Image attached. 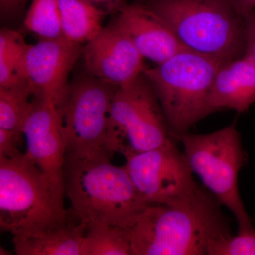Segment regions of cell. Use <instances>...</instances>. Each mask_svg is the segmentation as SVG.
Here are the masks:
<instances>
[{"label":"cell","mask_w":255,"mask_h":255,"mask_svg":"<svg viewBox=\"0 0 255 255\" xmlns=\"http://www.w3.org/2000/svg\"><path fill=\"white\" fill-rule=\"evenodd\" d=\"M246 25V50L243 56L255 65V11L245 17Z\"/></svg>","instance_id":"23"},{"label":"cell","mask_w":255,"mask_h":255,"mask_svg":"<svg viewBox=\"0 0 255 255\" xmlns=\"http://www.w3.org/2000/svg\"><path fill=\"white\" fill-rule=\"evenodd\" d=\"M23 135L26 145L25 155L45 173L64 180L66 147L57 107L32 97Z\"/></svg>","instance_id":"12"},{"label":"cell","mask_w":255,"mask_h":255,"mask_svg":"<svg viewBox=\"0 0 255 255\" xmlns=\"http://www.w3.org/2000/svg\"><path fill=\"white\" fill-rule=\"evenodd\" d=\"M108 151L124 157L172 140L158 98L143 73L117 88L110 110Z\"/></svg>","instance_id":"8"},{"label":"cell","mask_w":255,"mask_h":255,"mask_svg":"<svg viewBox=\"0 0 255 255\" xmlns=\"http://www.w3.org/2000/svg\"><path fill=\"white\" fill-rule=\"evenodd\" d=\"M184 147V154L193 173L234 215L238 233L254 231L238 189V174L246 162L236 122L218 131L203 135L188 132L171 135Z\"/></svg>","instance_id":"6"},{"label":"cell","mask_w":255,"mask_h":255,"mask_svg":"<svg viewBox=\"0 0 255 255\" xmlns=\"http://www.w3.org/2000/svg\"><path fill=\"white\" fill-rule=\"evenodd\" d=\"M20 144L14 134L0 128V157L13 159L23 155L18 150Z\"/></svg>","instance_id":"22"},{"label":"cell","mask_w":255,"mask_h":255,"mask_svg":"<svg viewBox=\"0 0 255 255\" xmlns=\"http://www.w3.org/2000/svg\"><path fill=\"white\" fill-rule=\"evenodd\" d=\"M83 255H132L128 230L108 225L87 227Z\"/></svg>","instance_id":"18"},{"label":"cell","mask_w":255,"mask_h":255,"mask_svg":"<svg viewBox=\"0 0 255 255\" xmlns=\"http://www.w3.org/2000/svg\"><path fill=\"white\" fill-rule=\"evenodd\" d=\"M0 255H11V252L9 251H6V249H4V248L1 247L0 248Z\"/></svg>","instance_id":"27"},{"label":"cell","mask_w":255,"mask_h":255,"mask_svg":"<svg viewBox=\"0 0 255 255\" xmlns=\"http://www.w3.org/2000/svg\"><path fill=\"white\" fill-rule=\"evenodd\" d=\"M208 255H255V230L218 240L210 246Z\"/></svg>","instance_id":"21"},{"label":"cell","mask_w":255,"mask_h":255,"mask_svg":"<svg viewBox=\"0 0 255 255\" xmlns=\"http://www.w3.org/2000/svg\"><path fill=\"white\" fill-rule=\"evenodd\" d=\"M185 49L223 62L243 57L245 18L231 0H151Z\"/></svg>","instance_id":"4"},{"label":"cell","mask_w":255,"mask_h":255,"mask_svg":"<svg viewBox=\"0 0 255 255\" xmlns=\"http://www.w3.org/2000/svg\"><path fill=\"white\" fill-rule=\"evenodd\" d=\"M63 38L85 45L103 28L106 13L85 0H58Z\"/></svg>","instance_id":"16"},{"label":"cell","mask_w":255,"mask_h":255,"mask_svg":"<svg viewBox=\"0 0 255 255\" xmlns=\"http://www.w3.org/2000/svg\"><path fill=\"white\" fill-rule=\"evenodd\" d=\"M82 48L64 38L40 40L29 45L18 67V76L27 85L32 97L60 107L68 93L69 75L81 56Z\"/></svg>","instance_id":"10"},{"label":"cell","mask_w":255,"mask_h":255,"mask_svg":"<svg viewBox=\"0 0 255 255\" xmlns=\"http://www.w3.org/2000/svg\"><path fill=\"white\" fill-rule=\"evenodd\" d=\"M23 26L40 40L63 38L58 0H32Z\"/></svg>","instance_id":"19"},{"label":"cell","mask_w":255,"mask_h":255,"mask_svg":"<svg viewBox=\"0 0 255 255\" xmlns=\"http://www.w3.org/2000/svg\"><path fill=\"white\" fill-rule=\"evenodd\" d=\"M119 87L87 74L70 82L58 107L67 157H109L110 110Z\"/></svg>","instance_id":"7"},{"label":"cell","mask_w":255,"mask_h":255,"mask_svg":"<svg viewBox=\"0 0 255 255\" xmlns=\"http://www.w3.org/2000/svg\"><path fill=\"white\" fill-rule=\"evenodd\" d=\"M124 167L150 204H168L182 199L199 184L184 153L173 139L164 145L125 157Z\"/></svg>","instance_id":"9"},{"label":"cell","mask_w":255,"mask_h":255,"mask_svg":"<svg viewBox=\"0 0 255 255\" xmlns=\"http://www.w3.org/2000/svg\"><path fill=\"white\" fill-rule=\"evenodd\" d=\"M65 182L41 170L27 156L0 157V227L13 237L43 232L61 223Z\"/></svg>","instance_id":"3"},{"label":"cell","mask_w":255,"mask_h":255,"mask_svg":"<svg viewBox=\"0 0 255 255\" xmlns=\"http://www.w3.org/2000/svg\"><path fill=\"white\" fill-rule=\"evenodd\" d=\"M28 0H0L1 16L10 17L18 14Z\"/></svg>","instance_id":"25"},{"label":"cell","mask_w":255,"mask_h":255,"mask_svg":"<svg viewBox=\"0 0 255 255\" xmlns=\"http://www.w3.org/2000/svg\"><path fill=\"white\" fill-rule=\"evenodd\" d=\"M224 62L184 49L144 75L155 91L170 135L188 132L209 115V99L216 73Z\"/></svg>","instance_id":"5"},{"label":"cell","mask_w":255,"mask_h":255,"mask_svg":"<svg viewBox=\"0 0 255 255\" xmlns=\"http://www.w3.org/2000/svg\"><path fill=\"white\" fill-rule=\"evenodd\" d=\"M221 205L201 185L172 204H151L128 229L132 255H208L232 235Z\"/></svg>","instance_id":"1"},{"label":"cell","mask_w":255,"mask_h":255,"mask_svg":"<svg viewBox=\"0 0 255 255\" xmlns=\"http://www.w3.org/2000/svg\"><path fill=\"white\" fill-rule=\"evenodd\" d=\"M65 193L75 214L90 226L108 225L128 230L151 205L123 167L109 157L65 156Z\"/></svg>","instance_id":"2"},{"label":"cell","mask_w":255,"mask_h":255,"mask_svg":"<svg viewBox=\"0 0 255 255\" xmlns=\"http://www.w3.org/2000/svg\"><path fill=\"white\" fill-rule=\"evenodd\" d=\"M231 1L238 12L244 18L247 15L253 11L251 8V0H231Z\"/></svg>","instance_id":"26"},{"label":"cell","mask_w":255,"mask_h":255,"mask_svg":"<svg viewBox=\"0 0 255 255\" xmlns=\"http://www.w3.org/2000/svg\"><path fill=\"white\" fill-rule=\"evenodd\" d=\"M117 14L114 22L145 59L158 65L185 49L172 28L150 6L127 4Z\"/></svg>","instance_id":"13"},{"label":"cell","mask_w":255,"mask_h":255,"mask_svg":"<svg viewBox=\"0 0 255 255\" xmlns=\"http://www.w3.org/2000/svg\"><path fill=\"white\" fill-rule=\"evenodd\" d=\"M87 226L73 209L66 219L46 231L26 237H13L18 255H83Z\"/></svg>","instance_id":"15"},{"label":"cell","mask_w":255,"mask_h":255,"mask_svg":"<svg viewBox=\"0 0 255 255\" xmlns=\"http://www.w3.org/2000/svg\"><path fill=\"white\" fill-rule=\"evenodd\" d=\"M255 102V65L244 56L221 65L211 88L210 114L231 109L243 113Z\"/></svg>","instance_id":"14"},{"label":"cell","mask_w":255,"mask_h":255,"mask_svg":"<svg viewBox=\"0 0 255 255\" xmlns=\"http://www.w3.org/2000/svg\"><path fill=\"white\" fill-rule=\"evenodd\" d=\"M81 56L87 74L117 87L133 81L146 68L145 58L115 22L87 43Z\"/></svg>","instance_id":"11"},{"label":"cell","mask_w":255,"mask_h":255,"mask_svg":"<svg viewBox=\"0 0 255 255\" xmlns=\"http://www.w3.org/2000/svg\"><path fill=\"white\" fill-rule=\"evenodd\" d=\"M32 97L25 82L0 87V128L14 134L20 145L23 141V129L31 109Z\"/></svg>","instance_id":"17"},{"label":"cell","mask_w":255,"mask_h":255,"mask_svg":"<svg viewBox=\"0 0 255 255\" xmlns=\"http://www.w3.org/2000/svg\"><path fill=\"white\" fill-rule=\"evenodd\" d=\"M251 8L252 11H254L255 9V0H251Z\"/></svg>","instance_id":"28"},{"label":"cell","mask_w":255,"mask_h":255,"mask_svg":"<svg viewBox=\"0 0 255 255\" xmlns=\"http://www.w3.org/2000/svg\"><path fill=\"white\" fill-rule=\"evenodd\" d=\"M30 44L17 31L2 28L0 31V87L23 82L18 70L25 52Z\"/></svg>","instance_id":"20"},{"label":"cell","mask_w":255,"mask_h":255,"mask_svg":"<svg viewBox=\"0 0 255 255\" xmlns=\"http://www.w3.org/2000/svg\"><path fill=\"white\" fill-rule=\"evenodd\" d=\"M94 5L106 14H118L124 6H127V0H85Z\"/></svg>","instance_id":"24"}]
</instances>
